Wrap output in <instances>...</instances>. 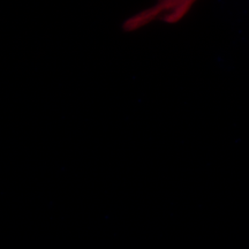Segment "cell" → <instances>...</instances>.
I'll return each mask as SVG.
<instances>
[{
	"label": "cell",
	"instance_id": "7a4b0ae2",
	"mask_svg": "<svg viewBox=\"0 0 249 249\" xmlns=\"http://www.w3.org/2000/svg\"><path fill=\"white\" fill-rule=\"evenodd\" d=\"M164 14L160 20L167 24H176L183 20L195 2L193 0H163Z\"/></svg>",
	"mask_w": 249,
	"mask_h": 249
},
{
	"label": "cell",
	"instance_id": "6da1fadb",
	"mask_svg": "<svg viewBox=\"0 0 249 249\" xmlns=\"http://www.w3.org/2000/svg\"><path fill=\"white\" fill-rule=\"evenodd\" d=\"M164 14V2L160 1L157 4L148 7L138 13L130 15L121 24V29L124 33H134L143 29L144 27L154 22L156 20H160Z\"/></svg>",
	"mask_w": 249,
	"mask_h": 249
}]
</instances>
